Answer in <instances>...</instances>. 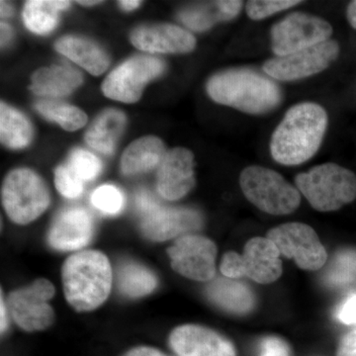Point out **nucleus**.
<instances>
[{
    "label": "nucleus",
    "mask_w": 356,
    "mask_h": 356,
    "mask_svg": "<svg viewBox=\"0 0 356 356\" xmlns=\"http://www.w3.org/2000/svg\"><path fill=\"white\" fill-rule=\"evenodd\" d=\"M140 229L147 238L165 242L177 236L188 235L202 227L197 211L184 207H166L159 203L153 210L143 214Z\"/></svg>",
    "instance_id": "13"
},
{
    "label": "nucleus",
    "mask_w": 356,
    "mask_h": 356,
    "mask_svg": "<svg viewBox=\"0 0 356 356\" xmlns=\"http://www.w3.org/2000/svg\"><path fill=\"white\" fill-rule=\"evenodd\" d=\"M55 184L58 191L67 198L79 197L83 192L84 182L67 165L60 166L56 170Z\"/></svg>",
    "instance_id": "33"
},
{
    "label": "nucleus",
    "mask_w": 356,
    "mask_h": 356,
    "mask_svg": "<svg viewBox=\"0 0 356 356\" xmlns=\"http://www.w3.org/2000/svg\"><path fill=\"white\" fill-rule=\"evenodd\" d=\"M323 280L330 287L344 288L356 283V250L337 252L325 271Z\"/></svg>",
    "instance_id": "29"
},
{
    "label": "nucleus",
    "mask_w": 356,
    "mask_h": 356,
    "mask_svg": "<svg viewBox=\"0 0 356 356\" xmlns=\"http://www.w3.org/2000/svg\"><path fill=\"white\" fill-rule=\"evenodd\" d=\"M267 238L273 241L280 254L294 259L300 268L318 270L325 266L327 250L310 226L302 222H287L271 229Z\"/></svg>",
    "instance_id": "9"
},
{
    "label": "nucleus",
    "mask_w": 356,
    "mask_h": 356,
    "mask_svg": "<svg viewBox=\"0 0 356 356\" xmlns=\"http://www.w3.org/2000/svg\"><path fill=\"white\" fill-rule=\"evenodd\" d=\"M242 1L224 0L187 7L178 14L180 21L189 29L201 32L219 22L234 19L241 13Z\"/></svg>",
    "instance_id": "20"
},
{
    "label": "nucleus",
    "mask_w": 356,
    "mask_h": 356,
    "mask_svg": "<svg viewBox=\"0 0 356 356\" xmlns=\"http://www.w3.org/2000/svg\"><path fill=\"white\" fill-rule=\"evenodd\" d=\"M67 165L83 182L95 180L102 170L100 159L90 152L83 149H77L70 154Z\"/></svg>",
    "instance_id": "30"
},
{
    "label": "nucleus",
    "mask_w": 356,
    "mask_h": 356,
    "mask_svg": "<svg viewBox=\"0 0 356 356\" xmlns=\"http://www.w3.org/2000/svg\"><path fill=\"white\" fill-rule=\"evenodd\" d=\"M297 189L314 209L331 212L356 199V175L334 163L315 166L295 178Z\"/></svg>",
    "instance_id": "4"
},
{
    "label": "nucleus",
    "mask_w": 356,
    "mask_h": 356,
    "mask_svg": "<svg viewBox=\"0 0 356 356\" xmlns=\"http://www.w3.org/2000/svg\"><path fill=\"white\" fill-rule=\"evenodd\" d=\"M126 117L116 109L103 112L86 134V143L95 151L111 154L125 127Z\"/></svg>",
    "instance_id": "24"
},
{
    "label": "nucleus",
    "mask_w": 356,
    "mask_h": 356,
    "mask_svg": "<svg viewBox=\"0 0 356 356\" xmlns=\"http://www.w3.org/2000/svg\"><path fill=\"white\" fill-rule=\"evenodd\" d=\"M207 92L215 102L245 113L273 111L282 100L280 86L252 70H225L211 77Z\"/></svg>",
    "instance_id": "2"
},
{
    "label": "nucleus",
    "mask_w": 356,
    "mask_h": 356,
    "mask_svg": "<svg viewBox=\"0 0 356 356\" xmlns=\"http://www.w3.org/2000/svg\"><path fill=\"white\" fill-rule=\"evenodd\" d=\"M259 356H291L289 346L276 337H264L259 346Z\"/></svg>",
    "instance_id": "34"
},
{
    "label": "nucleus",
    "mask_w": 356,
    "mask_h": 356,
    "mask_svg": "<svg viewBox=\"0 0 356 356\" xmlns=\"http://www.w3.org/2000/svg\"><path fill=\"white\" fill-rule=\"evenodd\" d=\"M337 318L344 325H356V294H351L337 308Z\"/></svg>",
    "instance_id": "36"
},
{
    "label": "nucleus",
    "mask_w": 356,
    "mask_h": 356,
    "mask_svg": "<svg viewBox=\"0 0 356 356\" xmlns=\"http://www.w3.org/2000/svg\"><path fill=\"white\" fill-rule=\"evenodd\" d=\"M33 138L31 123L18 110L6 103L0 105V139L10 149H22Z\"/></svg>",
    "instance_id": "25"
},
{
    "label": "nucleus",
    "mask_w": 356,
    "mask_h": 356,
    "mask_svg": "<svg viewBox=\"0 0 356 356\" xmlns=\"http://www.w3.org/2000/svg\"><path fill=\"white\" fill-rule=\"evenodd\" d=\"M140 3L142 2L138 1V0H123V1L119 2L122 8L126 11L135 10L136 8L140 6Z\"/></svg>",
    "instance_id": "43"
},
{
    "label": "nucleus",
    "mask_w": 356,
    "mask_h": 356,
    "mask_svg": "<svg viewBox=\"0 0 356 356\" xmlns=\"http://www.w3.org/2000/svg\"><path fill=\"white\" fill-rule=\"evenodd\" d=\"M1 198L6 214L19 225L35 221L50 205V193L43 179L27 168L13 170L7 175Z\"/></svg>",
    "instance_id": "6"
},
{
    "label": "nucleus",
    "mask_w": 356,
    "mask_h": 356,
    "mask_svg": "<svg viewBox=\"0 0 356 356\" xmlns=\"http://www.w3.org/2000/svg\"><path fill=\"white\" fill-rule=\"evenodd\" d=\"M195 184L193 154L185 147H175L166 153L159 166L156 188L166 200L184 197Z\"/></svg>",
    "instance_id": "14"
},
{
    "label": "nucleus",
    "mask_w": 356,
    "mask_h": 356,
    "mask_svg": "<svg viewBox=\"0 0 356 356\" xmlns=\"http://www.w3.org/2000/svg\"><path fill=\"white\" fill-rule=\"evenodd\" d=\"M95 222L83 208H69L54 220L48 234L51 248L62 252L81 250L92 238Z\"/></svg>",
    "instance_id": "16"
},
{
    "label": "nucleus",
    "mask_w": 356,
    "mask_h": 356,
    "mask_svg": "<svg viewBox=\"0 0 356 356\" xmlns=\"http://www.w3.org/2000/svg\"><path fill=\"white\" fill-rule=\"evenodd\" d=\"M64 0H30L26 3L23 18L30 31L36 34H48L58 24V13L70 6Z\"/></svg>",
    "instance_id": "26"
},
{
    "label": "nucleus",
    "mask_w": 356,
    "mask_h": 356,
    "mask_svg": "<svg viewBox=\"0 0 356 356\" xmlns=\"http://www.w3.org/2000/svg\"><path fill=\"white\" fill-rule=\"evenodd\" d=\"M56 289L50 281L38 280L30 286L9 295L8 307L15 324L26 332L43 331L53 324L54 310L49 301Z\"/></svg>",
    "instance_id": "11"
},
{
    "label": "nucleus",
    "mask_w": 356,
    "mask_h": 356,
    "mask_svg": "<svg viewBox=\"0 0 356 356\" xmlns=\"http://www.w3.org/2000/svg\"><path fill=\"white\" fill-rule=\"evenodd\" d=\"M242 259L243 276L255 282L268 284L274 282L282 274L280 252L268 238H254L245 245Z\"/></svg>",
    "instance_id": "18"
},
{
    "label": "nucleus",
    "mask_w": 356,
    "mask_h": 356,
    "mask_svg": "<svg viewBox=\"0 0 356 356\" xmlns=\"http://www.w3.org/2000/svg\"><path fill=\"white\" fill-rule=\"evenodd\" d=\"M241 188L255 207L270 215H288L301 203V195L280 173L270 168L252 165L241 173Z\"/></svg>",
    "instance_id": "5"
},
{
    "label": "nucleus",
    "mask_w": 356,
    "mask_h": 356,
    "mask_svg": "<svg viewBox=\"0 0 356 356\" xmlns=\"http://www.w3.org/2000/svg\"><path fill=\"white\" fill-rule=\"evenodd\" d=\"M0 8H1V10H0L1 13L0 14H1L2 18L9 17V16L13 15V7L7 4L6 2L1 1Z\"/></svg>",
    "instance_id": "44"
},
{
    "label": "nucleus",
    "mask_w": 356,
    "mask_h": 356,
    "mask_svg": "<svg viewBox=\"0 0 356 356\" xmlns=\"http://www.w3.org/2000/svg\"><path fill=\"white\" fill-rule=\"evenodd\" d=\"M131 41L136 48L149 53L186 54L196 47L191 33L170 24L143 26L132 33Z\"/></svg>",
    "instance_id": "17"
},
{
    "label": "nucleus",
    "mask_w": 356,
    "mask_h": 356,
    "mask_svg": "<svg viewBox=\"0 0 356 356\" xmlns=\"http://www.w3.org/2000/svg\"><path fill=\"white\" fill-rule=\"evenodd\" d=\"M332 27L327 21L312 14L294 13L271 29V47L276 57L290 55L329 41Z\"/></svg>",
    "instance_id": "7"
},
{
    "label": "nucleus",
    "mask_w": 356,
    "mask_h": 356,
    "mask_svg": "<svg viewBox=\"0 0 356 356\" xmlns=\"http://www.w3.org/2000/svg\"><path fill=\"white\" fill-rule=\"evenodd\" d=\"M118 288L122 294L130 298H140L156 289L158 280L146 266L136 262L122 264L117 275Z\"/></svg>",
    "instance_id": "27"
},
{
    "label": "nucleus",
    "mask_w": 356,
    "mask_h": 356,
    "mask_svg": "<svg viewBox=\"0 0 356 356\" xmlns=\"http://www.w3.org/2000/svg\"><path fill=\"white\" fill-rule=\"evenodd\" d=\"M136 202H137L138 208H139L140 212L142 213V214H145V213L153 210L159 203V201L147 191L140 192L137 195Z\"/></svg>",
    "instance_id": "38"
},
{
    "label": "nucleus",
    "mask_w": 356,
    "mask_h": 356,
    "mask_svg": "<svg viewBox=\"0 0 356 356\" xmlns=\"http://www.w3.org/2000/svg\"><path fill=\"white\" fill-rule=\"evenodd\" d=\"M1 305H0V310H1V320H0V325H1V332L3 334L6 331L7 325H8V321H7V310L6 305L4 303L3 296L1 295Z\"/></svg>",
    "instance_id": "42"
},
{
    "label": "nucleus",
    "mask_w": 356,
    "mask_h": 356,
    "mask_svg": "<svg viewBox=\"0 0 356 356\" xmlns=\"http://www.w3.org/2000/svg\"><path fill=\"white\" fill-rule=\"evenodd\" d=\"M337 356H356V330L346 334L339 341Z\"/></svg>",
    "instance_id": "37"
},
{
    "label": "nucleus",
    "mask_w": 356,
    "mask_h": 356,
    "mask_svg": "<svg viewBox=\"0 0 356 356\" xmlns=\"http://www.w3.org/2000/svg\"><path fill=\"white\" fill-rule=\"evenodd\" d=\"M170 344L178 356H236L235 346L229 339L197 325L173 330Z\"/></svg>",
    "instance_id": "15"
},
{
    "label": "nucleus",
    "mask_w": 356,
    "mask_h": 356,
    "mask_svg": "<svg viewBox=\"0 0 356 356\" xmlns=\"http://www.w3.org/2000/svg\"><path fill=\"white\" fill-rule=\"evenodd\" d=\"M339 55V44L329 40L304 50L267 60L264 70L280 81H294L327 70Z\"/></svg>",
    "instance_id": "10"
},
{
    "label": "nucleus",
    "mask_w": 356,
    "mask_h": 356,
    "mask_svg": "<svg viewBox=\"0 0 356 356\" xmlns=\"http://www.w3.org/2000/svg\"><path fill=\"white\" fill-rule=\"evenodd\" d=\"M166 154L165 144L158 137L149 136L136 140L124 152L121 170L125 175L151 172L161 165Z\"/></svg>",
    "instance_id": "22"
},
{
    "label": "nucleus",
    "mask_w": 356,
    "mask_h": 356,
    "mask_svg": "<svg viewBox=\"0 0 356 356\" xmlns=\"http://www.w3.org/2000/svg\"><path fill=\"white\" fill-rule=\"evenodd\" d=\"M163 70L165 63L158 58L134 57L110 72L103 81V93L116 102H137L147 83L161 76Z\"/></svg>",
    "instance_id": "8"
},
{
    "label": "nucleus",
    "mask_w": 356,
    "mask_h": 356,
    "mask_svg": "<svg viewBox=\"0 0 356 356\" xmlns=\"http://www.w3.org/2000/svg\"><path fill=\"white\" fill-rule=\"evenodd\" d=\"M77 3L81 4L84 6H92L95 4L102 3L100 1H77Z\"/></svg>",
    "instance_id": "45"
},
{
    "label": "nucleus",
    "mask_w": 356,
    "mask_h": 356,
    "mask_svg": "<svg viewBox=\"0 0 356 356\" xmlns=\"http://www.w3.org/2000/svg\"><path fill=\"white\" fill-rule=\"evenodd\" d=\"M1 46L4 47L9 44L11 38H13V29L10 26L6 23H1Z\"/></svg>",
    "instance_id": "40"
},
{
    "label": "nucleus",
    "mask_w": 356,
    "mask_h": 356,
    "mask_svg": "<svg viewBox=\"0 0 356 356\" xmlns=\"http://www.w3.org/2000/svg\"><path fill=\"white\" fill-rule=\"evenodd\" d=\"M346 17L353 29L356 30V0L350 2L346 9Z\"/></svg>",
    "instance_id": "41"
},
{
    "label": "nucleus",
    "mask_w": 356,
    "mask_h": 356,
    "mask_svg": "<svg viewBox=\"0 0 356 356\" xmlns=\"http://www.w3.org/2000/svg\"><path fill=\"white\" fill-rule=\"evenodd\" d=\"M168 254L173 270L184 277L201 282L214 280L217 247L209 238L191 234L179 236Z\"/></svg>",
    "instance_id": "12"
},
{
    "label": "nucleus",
    "mask_w": 356,
    "mask_h": 356,
    "mask_svg": "<svg viewBox=\"0 0 356 356\" xmlns=\"http://www.w3.org/2000/svg\"><path fill=\"white\" fill-rule=\"evenodd\" d=\"M81 83L83 76L79 70L69 65H51L33 74L30 89L37 95L60 97L70 95Z\"/></svg>",
    "instance_id": "21"
},
{
    "label": "nucleus",
    "mask_w": 356,
    "mask_h": 356,
    "mask_svg": "<svg viewBox=\"0 0 356 356\" xmlns=\"http://www.w3.org/2000/svg\"><path fill=\"white\" fill-rule=\"evenodd\" d=\"M208 298L222 310L245 315L254 309V293L245 283L228 277L215 278L206 288Z\"/></svg>",
    "instance_id": "19"
},
{
    "label": "nucleus",
    "mask_w": 356,
    "mask_h": 356,
    "mask_svg": "<svg viewBox=\"0 0 356 356\" xmlns=\"http://www.w3.org/2000/svg\"><path fill=\"white\" fill-rule=\"evenodd\" d=\"M63 284L67 302L79 312L95 310L111 292V264L97 250H83L70 255L62 268Z\"/></svg>",
    "instance_id": "3"
},
{
    "label": "nucleus",
    "mask_w": 356,
    "mask_h": 356,
    "mask_svg": "<svg viewBox=\"0 0 356 356\" xmlns=\"http://www.w3.org/2000/svg\"><path fill=\"white\" fill-rule=\"evenodd\" d=\"M220 270L225 277L232 278V280L243 277L241 254L234 252H227L222 257Z\"/></svg>",
    "instance_id": "35"
},
{
    "label": "nucleus",
    "mask_w": 356,
    "mask_h": 356,
    "mask_svg": "<svg viewBox=\"0 0 356 356\" xmlns=\"http://www.w3.org/2000/svg\"><path fill=\"white\" fill-rule=\"evenodd\" d=\"M36 109L44 118L56 122L70 132L83 128L88 122V115L83 110L67 103L43 100L37 103Z\"/></svg>",
    "instance_id": "28"
},
{
    "label": "nucleus",
    "mask_w": 356,
    "mask_h": 356,
    "mask_svg": "<svg viewBox=\"0 0 356 356\" xmlns=\"http://www.w3.org/2000/svg\"><path fill=\"white\" fill-rule=\"evenodd\" d=\"M297 0H252L248 1L245 10L252 20H262L283 10L298 6Z\"/></svg>",
    "instance_id": "32"
},
{
    "label": "nucleus",
    "mask_w": 356,
    "mask_h": 356,
    "mask_svg": "<svg viewBox=\"0 0 356 356\" xmlns=\"http://www.w3.org/2000/svg\"><path fill=\"white\" fill-rule=\"evenodd\" d=\"M124 356H168L161 353L156 348H149V346H140V348H133L126 353Z\"/></svg>",
    "instance_id": "39"
},
{
    "label": "nucleus",
    "mask_w": 356,
    "mask_h": 356,
    "mask_svg": "<svg viewBox=\"0 0 356 356\" xmlns=\"http://www.w3.org/2000/svg\"><path fill=\"white\" fill-rule=\"evenodd\" d=\"M91 203L104 214L116 215L124 207V195L113 185H102L91 195Z\"/></svg>",
    "instance_id": "31"
},
{
    "label": "nucleus",
    "mask_w": 356,
    "mask_h": 356,
    "mask_svg": "<svg viewBox=\"0 0 356 356\" xmlns=\"http://www.w3.org/2000/svg\"><path fill=\"white\" fill-rule=\"evenodd\" d=\"M56 49L58 53L76 63L93 76H100L108 67L109 58L106 54L88 40L64 37L56 43Z\"/></svg>",
    "instance_id": "23"
},
{
    "label": "nucleus",
    "mask_w": 356,
    "mask_h": 356,
    "mask_svg": "<svg viewBox=\"0 0 356 356\" xmlns=\"http://www.w3.org/2000/svg\"><path fill=\"white\" fill-rule=\"evenodd\" d=\"M327 112L313 102L291 107L273 134L270 154L283 165H298L313 158L327 128Z\"/></svg>",
    "instance_id": "1"
}]
</instances>
